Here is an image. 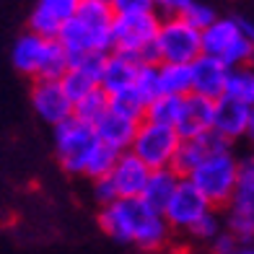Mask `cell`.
Returning a JSON list of instances; mask_svg holds the SVG:
<instances>
[{"instance_id": "cell-13", "label": "cell", "mask_w": 254, "mask_h": 254, "mask_svg": "<svg viewBox=\"0 0 254 254\" xmlns=\"http://www.w3.org/2000/svg\"><path fill=\"white\" fill-rule=\"evenodd\" d=\"M190 67H192V94L205 96L210 101L226 96V86L231 75V67L226 63L210 55H200Z\"/></svg>"}, {"instance_id": "cell-25", "label": "cell", "mask_w": 254, "mask_h": 254, "mask_svg": "<svg viewBox=\"0 0 254 254\" xmlns=\"http://www.w3.org/2000/svg\"><path fill=\"white\" fill-rule=\"evenodd\" d=\"M226 96L236 99L241 104H247V107H254V65L231 67Z\"/></svg>"}, {"instance_id": "cell-6", "label": "cell", "mask_w": 254, "mask_h": 254, "mask_svg": "<svg viewBox=\"0 0 254 254\" xmlns=\"http://www.w3.org/2000/svg\"><path fill=\"white\" fill-rule=\"evenodd\" d=\"M158 29H161V16L156 10L117 16L112 29V52L127 55L137 63H156L153 47Z\"/></svg>"}, {"instance_id": "cell-24", "label": "cell", "mask_w": 254, "mask_h": 254, "mask_svg": "<svg viewBox=\"0 0 254 254\" xmlns=\"http://www.w3.org/2000/svg\"><path fill=\"white\" fill-rule=\"evenodd\" d=\"M182 107H184V96H156L145 109V117L148 122H156V125H166V127H177L179 117H182Z\"/></svg>"}, {"instance_id": "cell-4", "label": "cell", "mask_w": 254, "mask_h": 254, "mask_svg": "<svg viewBox=\"0 0 254 254\" xmlns=\"http://www.w3.org/2000/svg\"><path fill=\"white\" fill-rule=\"evenodd\" d=\"M202 55L218 57L228 67L254 65V42L244 26V16H221L202 31Z\"/></svg>"}, {"instance_id": "cell-35", "label": "cell", "mask_w": 254, "mask_h": 254, "mask_svg": "<svg viewBox=\"0 0 254 254\" xmlns=\"http://www.w3.org/2000/svg\"><path fill=\"white\" fill-rule=\"evenodd\" d=\"M75 3H91V0H75Z\"/></svg>"}, {"instance_id": "cell-27", "label": "cell", "mask_w": 254, "mask_h": 254, "mask_svg": "<svg viewBox=\"0 0 254 254\" xmlns=\"http://www.w3.org/2000/svg\"><path fill=\"white\" fill-rule=\"evenodd\" d=\"M226 231V221H223V215H218V210H210L202 221L194 226L187 236L192 239H197L202 241V244H210V241H215V236H221Z\"/></svg>"}, {"instance_id": "cell-17", "label": "cell", "mask_w": 254, "mask_h": 254, "mask_svg": "<svg viewBox=\"0 0 254 254\" xmlns=\"http://www.w3.org/2000/svg\"><path fill=\"white\" fill-rule=\"evenodd\" d=\"M249 112L252 107L241 104L231 96H221L215 101V120H213V132L223 137L226 143H234L239 137H247L249 127Z\"/></svg>"}, {"instance_id": "cell-22", "label": "cell", "mask_w": 254, "mask_h": 254, "mask_svg": "<svg viewBox=\"0 0 254 254\" xmlns=\"http://www.w3.org/2000/svg\"><path fill=\"white\" fill-rule=\"evenodd\" d=\"M190 96L192 94V67L158 63V96Z\"/></svg>"}, {"instance_id": "cell-5", "label": "cell", "mask_w": 254, "mask_h": 254, "mask_svg": "<svg viewBox=\"0 0 254 254\" xmlns=\"http://www.w3.org/2000/svg\"><path fill=\"white\" fill-rule=\"evenodd\" d=\"M239 166L241 161H236L228 145V148H221V151H213L202 164H197L190 171L187 179L205 194L213 207H228L236 190V182H239Z\"/></svg>"}, {"instance_id": "cell-8", "label": "cell", "mask_w": 254, "mask_h": 254, "mask_svg": "<svg viewBox=\"0 0 254 254\" xmlns=\"http://www.w3.org/2000/svg\"><path fill=\"white\" fill-rule=\"evenodd\" d=\"M153 55H156V63L192 65L202 55V31L194 29L184 16L161 18Z\"/></svg>"}, {"instance_id": "cell-1", "label": "cell", "mask_w": 254, "mask_h": 254, "mask_svg": "<svg viewBox=\"0 0 254 254\" xmlns=\"http://www.w3.org/2000/svg\"><path fill=\"white\" fill-rule=\"evenodd\" d=\"M99 228L112 241L137 247L145 254H161L174 236L164 213L148 205L143 197H120L99 207Z\"/></svg>"}, {"instance_id": "cell-19", "label": "cell", "mask_w": 254, "mask_h": 254, "mask_svg": "<svg viewBox=\"0 0 254 254\" xmlns=\"http://www.w3.org/2000/svg\"><path fill=\"white\" fill-rule=\"evenodd\" d=\"M94 127H96V135H99V140L104 145L125 153V151L132 148V140H135L137 127H140V120H132V117H127V114H122V112H114L109 107V112L104 114Z\"/></svg>"}, {"instance_id": "cell-7", "label": "cell", "mask_w": 254, "mask_h": 254, "mask_svg": "<svg viewBox=\"0 0 254 254\" xmlns=\"http://www.w3.org/2000/svg\"><path fill=\"white\" fill-rule=\"evenodd\" d=\"M99 145L101 140L96 135V127L80 122L78 117H70L67 122L55 127V156L65 174L86 177V169Z\"/></svg>"}, {"instance_id": "cell-9", "label": "cell", "mask_w": 254, "mask_h": 254, "mask_svg": "<svg viewBox=\"0 0 254 254\" xmlns=\"http://www.w3.org/2000/svg\"><path fill=\"white\" fill-rule=\"evenodd\" d=\"M179 145H182V135L177 127H166V125L143 120L135 132L130 151L148 169H171L177 153H179Z\"/></svg>"}, {"instance_id": "cell-20", "label": "cell", "mask_w": 254, "mask_h": 254, "mask_svg": "<svg viewBox=\"0 0 254 254\" xmlns=\"http://www.w3.org/2000/svg\"><path fill=\"white\" fill-rule=\"evenodd\" d=\"M231 143H226L223 137H218L215 132H207L202 137H182V145H179V153L174 158V166L182 177H187L190 171L202 164V161L210 156L213 151H221V148H228Z\"/></svg>"}, {"instance_id": "cell-16", "label": "cell", "mask_w": 254, "mask_h": 254, "mask_svg": "<svg viewBox=\"0 0 254 254\" xmlns=\"http://www.w3.org/2000/svg\"><path fill=\"white\" fill-rule=\"evenodd\" d=\"M137 70H140V63L137 60H132L127 55H120V52H109L104 57V65H101L99 88L109 99L117 94H125V91H130L135 86Z\"/></svg>"}, {"instance_id": "cell-23", "label": "cell", "mask_w": 254, "mask_h": 254, "mask_svg": "<svg viewBox=\"0 0 254 254\" xmlns=\"http://www.w3.org/2000/svg\"><path fill=\"white\" fill-rule=\"evenodd\" d=\"M226 210H239V213L254 215V156L241 161V166H239V182H236L234 197H231Z\"/></svg>"}, {"instance_id": "cell-34", "label": "cell", "mask_w": 254, "mask_h": 254, "mask_svg": "<svg viewBox=\"0 0 254 254\" xmlns=\"http://www.w3.org/2000/svg\"><path fill=\"white\" fill-rule=\"evenodd\" d=\"M247 137L254 143V107H252V112H249V127H247Z\"/></svg>"}, {"instance_id": "cell-10", "label": "cell", "mask_w": 254, "mask_h": 254, "mask_svg": "<svg viewBox=\"0 0 254 254\" xmlns=\"http://www.w3.org/2000/svg\"><path fill=\"white\" fill-rule=\"evenodd\" d=\"M210 210H215V207L207 202L205 194L194 187L187 177H182L174 197H171L169 205L164 207V218L171 226V231H177V234H190Z\"/></svg>"}, {"instance_id": "cell-21", "label": "cell", "mask_w": 254, "mask_h": 254, "mask_svg": "<svg viewBox=\"0 0 254 254\" xmlns=\"http://www.w3.org/2000/svg\"><path fill=\"white\" fill-rule=\"evenodd\" d=\"M179 182H182V174L177 169H153L151 179H148V184H145L143 200L148 205H153L156 210L164 213V207L169 205V200L174 197Z\"/></svg>"}, {"instance_id": "cell-2", "label": "cell", "mask_w": 254, "mask_h": 254, "mask_svg": "<svg viewBox=\"0 0 254 254\" xmlns=\"http://www.w3.org/2000/svg\"><path fill=\"white\" fill-rule=\"evenodd\" d=\"M114 18H117V13H114L109 0L78 3L75 16L70 18V24L63 29L57 39H60L70 60L83 55H109Z\"/></svg>"}, {"instance_id": "cell-32", "label": "cell", "mask_w": 254, "mask_h": 254, "mask_svg": "<svg viewBox=\"0 0 254 254\" xmlns=\"http://www.w3.org/2000/svg\"><path fill=\"white\" fill-rule=\"evenodd\" d=\"M236 247H239V239L234 234H228V231H223L221 236H215V241H210L213 254H234Z\"/></svg>"}, {"instance_id": "cell-28", "label": "cell", "mask_w": 254, "mask_h": 254, "mask_svg": "<svg viewBox=\"0 0 254 254\" xmlns=\"http://www.w3.org/2000/svg\"><path fill=\"white\" fill-rule=\"evenodd\" d=\"M184 18H187L194 29L205 31L210 24H215V21L221 18V16L215 13V8H213V5H207V3H197V0H194V3H192L187 10H184Z\"/></svg>"}, {"instance_id": "cell-18", "label": "cell", "mask_w": 254, "mask_h": 254, "mask_svg": "<svg viewBox=\"0 0 254 254\" xmlns=\"http://www.w3.org/2000/svg\"><path fill=\"white\" fill-rule=\"evenodd\" d=\"M213 120H215V101L190 94V96H184V107H182L177 130L182 137H202L207 132H213Z\"/></svg>"}, {"instance_id": "cell-3", "label": "cell", "mask_w": 254, "mask_h": 254, "mask_svg": "<svg viewBox=\"0 0 254 254\" xmlns=\"http://www.w3.org/2000/svg\"><path fill=\"white\" fill-rule=\"evenodd\" d=\"M10 63L21 75L31 80H60L70 67V57L60 39H47L34 31H26L13 42Z\"/></svg>"}, {"instance_id": "cell-26", "label": "cell", "mask_w": 254, "mask_h": 254, "mask_svg": "<svg viewBox=\"0 0 254 254\" xmlns=\"http://www.w3.org/2000/svg\"><path fill=\"white\" fill-rule=\"evenodd\" d=\"M107 112H109V96L104 94L101 88H96V91H91L88 96H83V99H78V101H75L73 117H78L80 122L96 125Z\"/></svg>"}, {"instance_id": "cell-29", "label": "cell", "mask_w": 254, "mask_h": 254, "mask_svg": "<svg viewBox=\"0 0 254 254\" xmlns=\"http://www.w3.org/2000/svg\"><path fill=\"white\" fill-rule=\"evenodd\" d=\"M194 0H153V8L161 18H169V16H184Z\"/></svg>"}, {"instance_id": "cell-14", "label": "cell", "mask_w": 254, "mask_h": 254, "mask_svg": "<svg viewBox=\"0 0 254 254\" xmlns=\"http://www.w3.org/2000/svg\"><path fill=\"white\" fill-rule=\"evenodd\" d=\"M104 57L107 55H83V57L70 60V67H67V73L60 78V83L67 91V96L73 99V104L99 88Z\"/></svg>"}, {"instance_id": "cell-31", "label": "cell", "mask_w": 254, "mask_h": 254, "mask_svg": "<svg viewBox=\"0 0 254 254\" xmlns=\"http://www.w3.org/2000/svg\"><path fill=\"white\" fill-rule=\"evenodd\" d=\"M94 200L99 202V207L109 205V202H114V200H120V197H117V190H114V184L109 182V177L94 182Z\"/></svg>"}, {"instance_id": "cell-30", "label": "cell", "mask_w": 254, "mask_h": 254, "mask_svg": "<svg viewBox=\"0 0 254 254\" xmlns=\"http://www.w3.org/2000/svg\"><path fill=\"white\" fill-rule=\"evenodd\" d=\"M114 13L125 16V13H145V10H156L153 0H109Z\"/></svg>"}, {"instance_id": "cell-11", "label": "cell", "mask_w": 254, "mask_h": 254, "mask_svg": "<svg viewBox=\"0 0 254 254\" xmlns=\"http://www.w3.org/2000/svg\"><path fill=\"white\" fill-rule=\"evenodd\" d=\"M31 107L42 122H47L50 127H57L73 117L75 104L67 96V91L63 88L60 80H34Z\"/></svg>"}, {"instance_id": "cell-15", "label": "cell", "mask_w": 254, "mask_h": 254, "mask_svg": "<svg viewBox=\"0 0 254 254\" xmlns=\"http://www.w3.org/2000/svg\"><path fill=\"white\" fill-rule=\"evenodd\" d=\"M151 171L153 169H148L132 151H125L120 153L117 164H114L109 182L117 190V197H143L145 184L151 179Z\"/></svg>"}, {"instance_id": "cell-33", "label": "cell", "mask_w": 254, "mask_h": 254, "mask_svg": "<svg viewBox=\"0 0 254 254\" xmlns=\"http://www.w3.org/2000/svg\"><path fill=\"white\" fill-rule=\"evenodd\" d=\"M234 254H254V239L252 241H239V247L234 249Z\"/></svg>"}, {"instance_id": "cell-12", "label": "cell", "mask_w": 254, "mask_h": 254, "mask_svg": "<svg viewBox=\"0 0 254 254\" xmlns=\"http://www.w3.org/2000/svg\"><path fill=\"white\" fill-rule=\"evenodd\" d=\"M78 3L75 0H37L29 13V31L47 39H57L63 29L75 16Z\"/></svg>"}]
</instances>
